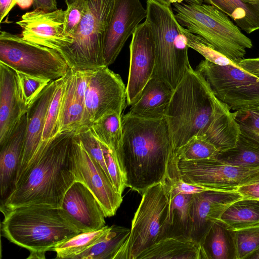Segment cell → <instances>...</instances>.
<instances>
[{
	"label": "cell",
	"mask_w": 259,
	"mask_h": 259,
	"mask_svg": "<svg viewBox=\"0 0 259 259\" xmlns=\"http://www.w3.org/2000/svg\"><path fill=\"white\" fill-rule=\"evenodd\" d=\"M68 70L66 75L58 79L57 85L49 107L45 126L42 134V141L47 142L59 133V122L65 93Z\"/></svg>",
	"instance_id": "d6a6232c"
},
{
	"label": "cell",
	"mask_w": 259,
	"mask_h": 259,
	"mask_svg": "<svg viewBox=\"0 0 259 259\" xmlns=\"http://www.w3.org/2000/svg\"><path fill=\"white\" fill-rule=\"evenodd\" d=\"M26 123V113L22 116L8 139L1 145V202L8 197L15 186L25 140Z\"/></svg>",
	"instance_id": "44dd1931"
},
{
	"label": "cell",
	"mask_w": 259,
	"mask_h": 259,
	"mask_svg": "<svg viewBox=\"0 0 259 259\" xmlns=\"http://www.w3.org/2000/svg\"><path fill=\"white\" fill-rule=\"evenodd\" d=\"M171 4L173 3H181L185 1V0H167Z\"/></svg>",
	"instance_id": "681fc988"
},
{
	"label": "cell",
	"mask_w": 259,
	"mask_h": 259,
	"mask_svg": "<svg viewBox=\"0 0 259 259\" xmlns=\"http://www.w3.org/2000/svg\"><path fill=\"white\" fill-rule=\"evenodd\" d=\"M34 10L39 9L46 12H51L57 10L56 0H33Z\"/></svg>",
	"instance_id": "ee69618b"
},
{
	"label": "cell",
	"mask_w": 259,
	"mask_h": 259,
	"mask_svg": "<svg viewBox=\"0 0 259 259\" xmlns=\"http://www.w3.org/2000/svg\"><path fill=\"white\" fill-rule=\"evenodd\" d=\"M219 151L206 140L197 136L190 139L174 154L178 160L191 161L217 157Z\"/></svg>",
	"instance_id": "e575fe53"
},
{
	"label": "cell",
	"mask_w": 259,
	"mask_h": 259,
	"mask_svg": "<svg viewBox=\"0 0 259 259\" xmlns=\"http://www.w3.org/2000/svg\"><path fill=\"white\" fill-rule=\"evenodd\" d=\"M176 18L188 31L198 35L236 64L243 60L251 40L225 13L208 4L173 3Z\"/></svg>",
	"instance_id": "8992f818"
},
{
	"label": "cell",
	"mask_w": 259,
	"mask_h": 259,
	"mask_svg": "<svg viewBox=\"0 0 259 259\" xmlns=\"http://www.w3.org/2000/svg\"><path fill=\"white\" fill-rule=\"evenodd\" d=\"M165 193L168 201V210L162 238L175 236L190 237V210L193 194L173 195Z\"/></svg>",
	"instance_id": "d4e9b609"
},
{
	"label": "cell",
	"mask_w": 259,
	"mask_h": 259,
	"mask_svg": "<svg viewBox=\"0 0 259 259\" xmlns=\"http://www.w3.org/2000/svg\"><path fill=\"white\" fill-rule=\"evenodd\" d=\"M219 220L232 231L259 225V199L243 197L234 202Z\"/></svg>",
	"instance_id": "4316f807"
},
{
	"label": "cell",
	"mask_w": 259,
	"mask_h": 259,
	"mask_svg": "<svg viewBox=\"0 0 259 259\" xmlns=\"http://www.w3.org/2000/svg\"><path fill=\"white\" fill-rule=\"evenodd\" d=\"M65 11L46 12L39 9L23 14L16 24L21 37L27 41L58 51L72 43L64 32Z\"/></svg>",
	"instance_id": "2e32d148"
},
{
	"label": "cell",
	"mask_w": 259,
	"mask_h": 259,
	"mask_svg": "<svg viewBox=\"0 0 259 259\" xmlns=\"http://www.w3.org/2000/svg\"><path fill=\"white\" fill-rule=\"evenodd\" d=\"M74 175L77 181L84 184L100 204L105 215H114L122 201L111 179L101 166L90 155L75 133L72 142Z\"/></svg>",
	"instance_id": "4fadbf2b"
},
{
	"label": "cell",
	"mask_w": 259,
	"mask_h": 259,
	"mask_svg": "<svg viewBox=\"0 0 259 259\" xmlns=\"http://www.w3.org/2000/svg\"><path fill=\"white\" fill-rule=\"evenodd\" d=\"M174 90L165 82L152 77L128 112L139 118L160 119L165 117Z\"/></svg>",
	"instance_id": "7402d4cb"
},
{
	"label": "cell",
	"mask_w": 259,
	"mask_h": 259,
	"mask_svg": "<svg viewBox=\"0 0 259 259\" xmlns=\"http://www.w3.org/2000/svg\"><path fill=\"white\" fill-rule=\"evenodd\" d=\"M215 96L203 76L188 68L174 90L165 113L174 153L194 136L220 152L236 146L240 131L234 112Z\"/></svg>",
	"instance_id": "6da1fadb"
},
{
	"label": "cell",
	"mask_w": 259,
	"mask_h": 259,
	"mask_svg": "<svg viewBox=\"0 0 259 259\" xmlns=\"http://www.w3.org/2000/svg\"><path fill=\"white\" fill-rule=\"evenodd\" d=\"M127 228L113 225L101 240L75 259H114L130 233Z\"/></svg>",
	"instance_id": "83f0119b"
},
{
	"label": "cell",
	"mask_w": 259,
	"mask_h": 259,
	"mask_svg": "<svg viewBox=\"0 0 259 259\" xmlns=\"http://www.w3.org/2000/svg\"><path fill=\"white\" fill-rule=\"evenodd\" d=\"M147 16L155 47L153 77L166 83L173 90L191 67L186 38L171 6L156 0L146 1Z\"/></svg>",
	"instance_id": "5b68a950"
},
{
	"label": "cell",
	"mask_w": 259,
	"mask_h": 259,
	"mask_svg": "<svg viewBox=\"0 0 259 259\" xmlns=\"http://www.w3.org/2000/svg\"><path fill=\"white\" fill-rule=\"evenodd\" d=\"M130 68L126 89V104L132 106L152 77L155 63V47L149 23L140 24L132 35L130 45Z\"/></svg>",
	"instance_id": "5bb4252c"
},
{
	"label": "cell",
	"mask_w": 259,
	"mask_h": 259,
	"mask_svg": "<svg viewBox=\"0 0 259 259\" xmlns=\"http://www.w3.org/2000/svg\"><path fill=\"white\" fill-rule=\"evenodd\" d=\"M59 208L80 232L96 231L105 226L106 217L100 204L81 182L76 181L70 186Z\"/></svg>",
	"instance_id": "e0dca14e"
},
{
	"label": "cell",
	"mask_w": 259,
	"mask_h": 259,
	"mask_svg": "<svg viewBox=\"0 0 259 259\" xmlns=\"http://www.w3.org/2000/svg\"><path fill=\"white\" fill-rule=\"evenodd\" d=\"M161 4L167 6H171V4L167 0H156Z\"/></svg>",
	"instance_id": "c3c4849f"
},
{
	"label": "cell",
	"mask_w": 259,
	"mask_h": 259,
	"mask_svg": "<svg viewBox=\"0 0 259 259\" xmlns=\"http://www.w3.org/2000/svg\"><path fill=\"white\" fill-rule=\"evenodd\" d=\"M2 236L30 251L28 258H45V253L81 233L59 207L35 205L3 211Z\"/></svg>",
	"instance_id": "277c9868"
},
{
	"label": "cell",
	"mask_w": 259,
	"mask_h": 259,
	"mask_svg": "<svg viewBox=\"0 0 259 259\" xmlns=\"http://www.w3.org/2000/svg\"><path fill=\"white\" fill-rule=\"evenodd\" d=\"M136 259H206L201 245L190 237H164L141 252Z\"/></svg>",
	"instance_id": "603a6c76"
},
{
	"label": "cell",
	"mask_w": 259,
	"mask_h": 259,
	"mask_svg": "<svg viewBox=\"0 0 259 259\" xmlns=\"http://www.w3.org/2000/svg\"><path fill=\"white\" fill-rule=\"evenodd\" d=\"M234 114L239 128V138L259 148V108L257 106L234 111Z\"/></svg>",
	"instance_id": "836d02e7"
},
{
	"label": "cell",
	"mask_w": 259,
	"mask_h": 259,
	"mask_svg": "<svg viewBox=\"0 0 259 259\" xmlns=\"http://www.w3.org/2000/svg\"><path fill=\"white\" fill-rule=\"evenodd\" d=\"M122 116L116 112L109 113L90 126L97 139L116 154L122 139Z\"/></svg>",
	"instance_id": "f1b7e54d"
},
{
	"label": "cell",
	"mask_w": 259,
	"mask_h": 259,
	"mask_svg": "<svg viewBox=\"0 0 259 259\" xmlns=\"http://www.w3.org/2000/svg\"><path fill=\"white\" fill-rule=\"evenodd\" d=\"M67 5L65 10L64 32L72 40L74 33L84 15L86 0H64Z\"/></svg>",
	"instance_id": "ab89813d"
},
{
	"label": "cell",
	"mask_w": 259,
	"mask_h": 259,
	"mask_svg": "<svg viewBox=\"0 0 259 259\" xmlns=\"http://www.w3.org/2000/svg\"><path fill=\"white\" fill-rule=\"evenodd\" d=\"M17 0H0V22L16 4Z\"/></svg>",
	"instance_id": "f6af8a7d"
},
{
	"label": "cell",
	"mask_w": 259,
	"mask_h": 259,
	"mask_svg": "<svg viewBox=\"0 0 259 259\" xmlns=\"http://www.w3.org/2000/svg\"><path fill=\"white\" fill-rule=\"evenodd\" d=\"M232 232L237 259H246L259 248V225Z\"/></svg>",
	"instance_id": "8d00e7d4"
},
{
	"label": "cell",
	"mask_w": 259,
	"mask_h": 259,
	"mask_svg": "<svg viewBox=\"0 0 259 259\" xmlns=\"http://www.w3.org/2000/svg\"><path fill=\"white\" fill-rule=\"evenodd\" d=\"M33 0H17L16 4L23 9H27L33 4Z\"/></svg>",
	"instance_id": "bcb514c9"
},
{
	"label": "cell",
	"mask_w": 259,
	"mask_h": 259,
	"mask_svg": "<svg viewBox=\"0 0 259 259\" xmlns=\"http://www.w3.org/2000/svg\"><path fill=\"white\" fill-rule=\"evenodd\" d=\"M116 0H86L80 22L72 35V43L58 52L74 70L105 67L103 45Z\"/></svg>",
	"instance_id": "52a82bcc"
},
{
	"label": "cell",
	"mask_w": 259,
	"mask_h": 259,
	"mask_svg": "<svg viewBox=\"0 0 259 259\" xmlns=\"http://www.w3.org/2000/svg\"><path fill=\"white\" fill-rule=\"evenodd\" d=\"M27 110L16 71L0 62V146Z\"/></svg>",
	"instance_id": "ffe728a7"
},
{
	"label": "cell",
	"mask_w": 259,
	"mask_h": 259,
	"mask_svg": "<svg viewBox=\"0 0 259 259\" xmlns=\"http://www.w3.org/2000/svg\"><path fill=\"white\" fill-rule=\"evenodd\" d=\"M140 0H116L103 45L104 65L113 64L128 37L147 16Z\"/></svg>",
	"instance_id": "9a60e30c"
},
{
	"label": "cell",
	"mask_w": 259,
	"mask_h": 259,
	"mask_svg": "<svg viewBox=\"0 0 259 259\" xmlns=\"http://www.w3.org/2000/svg\"><path fill=\"white\" fill-rule=\"evenodd\" d=\"M257 107L259 108V104L257 105Z\"/></svg>",
	"instance_id": "f907efd6"
},
{
	"label": "cell",
	"mask_w": 259,
	"mask_h": 259,
	"mask_svg": "<svg viewBox=\"0 0 259 259\" xmlns=\"http://www.w3.org/2000/svg\"><path fill=\"white\" fill-rule=\"evenodd\" d=\"M106 165L116 191L122 195L126 188L124 179L116 153L101 143Z\"/></svg>",
	"instance_id": "60d3db41"
},
{
	"label": "cell",
	"mask_w": 259,
	"mask_h": 259,
	"mask_svg": "<svg viewBox=\"0 0 259 259\" xmlns=\"http://www.w3.org/2000/svg\"><path fill=\"white\" fill-rule=\"evenodd\" d=\"M238 65L243 69L259 77V57L243 59Z\"/></svg>",
	"instance_id": "7bdbcfd3"
},
{
	"label": "cell",
	"mask_w": 259,
	"mask_h": 259,
	"mask_svg": "<svg viewBox=\"0 0 259 259\" xmlns=\"http://www.w3.org/2000/svg\"><path fill=\"white\" fill-rule=\"evenodd\" d=\"M85 113L84 104L75 98L67 84V79L62 101L58 134L77 131L83 126Z\"/></svg>",
	"instance_id": "4dcf8cb0"
},
{
	"label": "cell",
	"mask_w": 259,
	"mask_h": 259,
	"mask_svg": "<svg viewBox=\"0 0 259 259\" xmlns=\"http://www.w3.org/2000/svg\"><path fill=\"white\" fill-rule=\"evenodd\" d=\"M242 198L236 191L209 190L193 194L190 210V238L201 245L213 224L228 206Z\"/></svg>",
	"instance_id": "ac0fdd59"
},
{
	"label": "cell",
	"mask_w": 259,
	"mask_h": 259,
	"mask_svg": "<svg viewBox=\"0 0 259 259\" xmlns=\"http://www.w3.org/2000/svg\"><path fill=\"white\" fill-rule=\"evenodd\" d=\"M122 139L117 156L126 187L142 195L162 183L174 157L165 118L147 119L129 112L122 116Z\"/></svg>",
	"instance_id": "7a4b0ae2"
},
{
	"label": "cell",
	"mask_w": 259,
	"mask_h": 259,
	"mask_svg": "<svg viewBox=\"0 0 259 259\" xmlns=\"http://www.w3.org/2000/svg\"><path fill=\"white\" fill-rule=\"evenodd\" d=\"M225 13L248 34L259 30V0H203Z\"/></svg>",
	"instance_id": "cb8c5ba5"
},
{
	"label": "cell",
	"mask_w": 259,
	"mask_h": 259,
	"mask_svg": "<svg viewBox=\"0 0 259 259\" xmlns=\"http://www.w3.org/2000/svg\"><path fill=\"white\" fill-rule=\"evenodd\" d=\"M0 62L15 71L51 81L64 76L69 69L58 51L5 31L0 33Z\"/></svg>",
	"instance_id": "ba28073f"
},
{
	"label": "cell",
	"mask_w": 259,
	"mask_h": 259,
	"mask_svg": "<svg viewBox=\"0 0 259 259\" xmlns=\"http://www.w3.org/2000/svg\"><path fill=\"white\" fill-rule=\"evenodd\" d=\"M246 259H259V248L250 254Z\"/></svg>",
	"instance_id": "7dc6e473"
},
{
	"label": "cell",
	"mask_w": 259,
	"mask_h": 259,
	"mask_svg": "<svg viewBox=\"0 0 259 259\" xmlns=\"http://www.w3.org/2000/svg\"><path fill=\"white\" fill-rule=\"evenodd\" d=\"M126 102V87L120 76L108 67L94 70L85 96L83 126L90 127L93 122L109 113L122 114Z\"/></svg>",
	"instance_id": "8fae6325"
},
{
	"label": "cell",
	"mask_w": 259,
	"mask_h": 259,
	"mask_svg": "<svg viewBox=\"0 0 259 259\" xmlns=\"http://www.w3.org/2000/svg\"><path fill=\"white\" fill-rule=\"evenodd\" d=\"M57 83L58 79L51 81L27 108L25 140L15 184L47 143L43 142L42 134L49 107Z\"/></svg>",
	"instance_id": "d6986e66"
},
{
	"label": "cell",
	"mask_w": 259,
	"mask_h": 259,
	"mask_svg": "<svg viewBox=\"0 0 259 259\" xmlns=\"http://www.w3.org/2000/svg\"><path fill=\"white\" fill-rule=\"evenodd\" d=\"M226 163L250 168H259V148L238 139L235 147L220 152L217 157Z\"/></svg>",
	"instance_id": "1f68e13d"
},
{
	"label": "cell",
	"mask_w": 259,
	"mask_h": 259,
	"mask_svg": "<svg viewBox=\"0 0 259 259\" xmlns=\"http://www.w3.org/2000/svg\"><path fill=\"white\" fill-rule=\"evenodd\" d=\"M141 196L130 233L114 259H136L141 252L162 238L168 210L162 183L150 187Z\"/></svg>",
	"instance_id": "9c48e42d"
},
{
	"label": "cell",
	"mask_w": 259,
	"mask_h": 259,
	"mask_svg": "<svg viewBox=\"0 0 259 259\" xmlns=\"http://www.w3.org/2000/svg\"><path fill=\"white\" fill-rule=\"evenodd\" d=\"M195 70L203 76L218 99L231 110L259 104V77L239 65L221 66L205 59Z\"/></svg>",
	"instance_id": "30bf717a"
},
{
	"label": "cell",
	"mask_w": 259,
	"mask_h": 259,
	"mask_svg": "<svg viewBox=\"0 0 259 259\" xmlns=\"http://www.w3.org/2000/svg\"><path fill=\"white\" fill-rule=\"evenodd\" d=\"M174 158L184 182L214 190L236 191L246 176L259 170L232 165L216 157L191 161Z\"/></svg>",
	"instance_id": "7c38bea8"
},
{
	"label": "cell",
	"mask_w": 259,
	"mask_h": 259,
	"mask_svg": "<svg viewBox=\"0 0 259 259\" xmlns=\"http://www.w3.org/2000/svg\"><path fill=\"white\" fill-rule=\"evenodd\" d=\"M180 29L186 37L188 48H192L198 52L204 57L205 59L215 64L221 66L238 65V64L217 51L201 37L188 31L181 25Z\"/></svg>",
	"instance_id": "d590c367"
},
{
	"label": "cell",
	"mask_w": 259,
	"mask_h": 259,
	"mask_svg": "<svg viewBox=\"0 0 259 259\" xmlns=\"http://www.w3.org/2000/svg\"><path fill=\"white\" fill-rule=\"evenodd\" d=\"M206 259H237L233 232L216 221L201 244Z\"/></svg>",
	"instance_id": "484cf974"
},
{
	"label": "cell",
	"mask_w": 259,
	"mask_h": 259,
	"mask_svg": "<svg viewBox=\"0 0 259 259\" xmlns=\"http://www.w3.org/2000/svg\"><path fill=\"white\" fill-rule=\"evenodd\" d=\"M20 92L25 105L28 107L51 81L16 71Z\"/></svg>",
	"instance_id": "74e56055"
},
{
	"label": "cell",
	"mask_w": 259,
	"mask_h": 259,
	"mask_svg": "<svg viewBox=\"0 0 259 259\" xmlns=\"http://www.w3.org/2000/svg\"><path fill=\"white\" fill-rule=\"evenodd\" d=\"M236 191L243 197L259 199V170L246 176Z\"/></svg>",
	"instance_id": "b9f144b4"
},
{
	"label": "cell",
	"mask_w": 259,
	"mask_h": 259,
	"mask_svg": "<svg viewBox=\"0 0 259 259\" xmlns=\"http://www.w3.org/2000/svg\"><path fill=\"white\" fill-rule=\"evenodd\" d=\"M75 133H59L48 140L8 197L1 202L2 212L35 205L59 207L66 192L76 181L72 157Z\"/></svg>",
	"instance_id": "3957f363"
},
{
	"label": "cell",
	"mask_w": 259,
	"mask_h": 259,
	"mask_svg": "<svg viewBox=\"0 0 259 259\" xmlns=\"http://www.w3.org/2000/svg\"><path fill=\"white\" fill-rule=\"evenodd\" d=\"M110 227L91 232H81L52 247L50 251L56 253V258L75 259V257L97 243Z\"/></svg>",
	"instance_id": "f546056e"
},
{
	"label": "cell",
	"mask_w": 259,
	"mask_h": 259,
	"mask_svg": "<svg viewBox=\"0 0 259 259\" xmlns=\"http://www.w3.org/2000/svg\"><path fill=\"white\" fill-rule=\"evenodd\" d=\"M76 133L87 152L101 166L111 179L106 165L101 143L94 136L90 127L82 126L76 131Z\"/></svg>",
	"instance_id": "f35d334b"
}]
</instances>
